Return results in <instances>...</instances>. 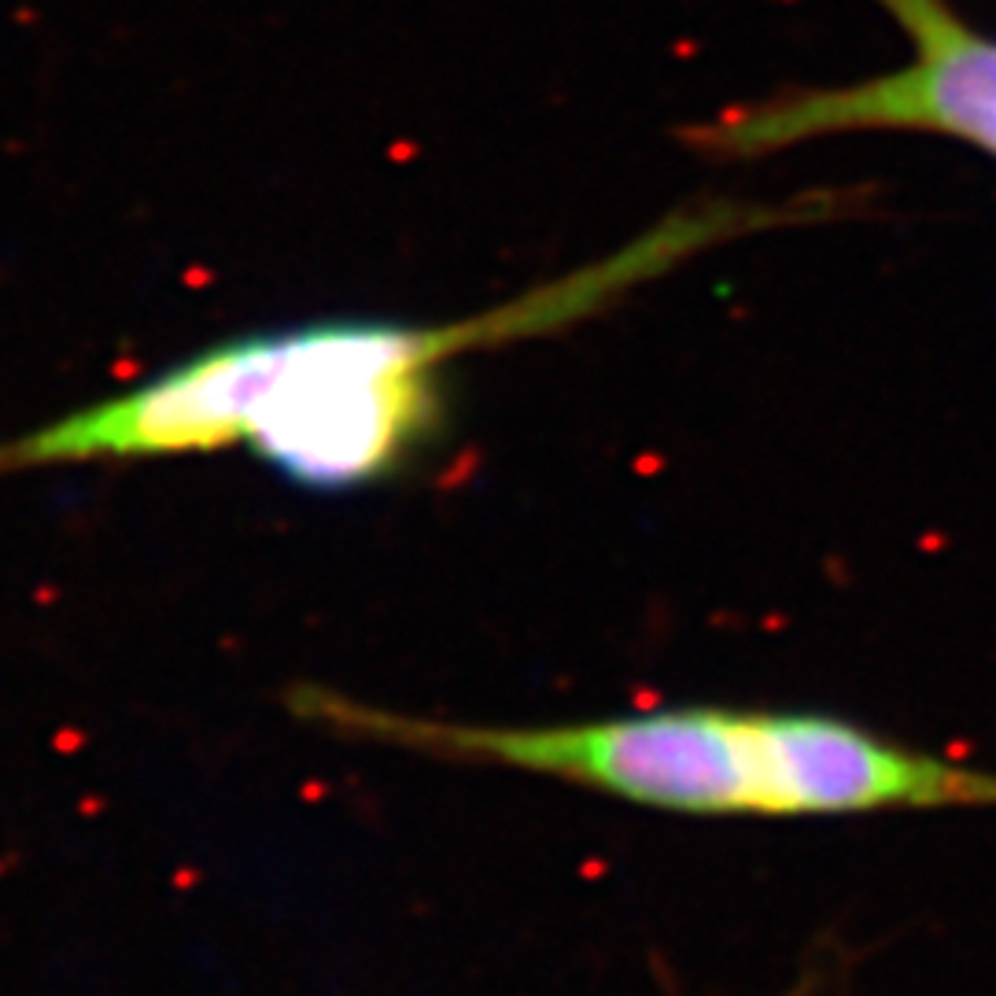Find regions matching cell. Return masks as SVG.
<instances>
[{
	"label": "cell",
	"mask_w": 996,
	"mask_h": 996,
	"mask_svg": "<svg viewBox=\"0 0 996 996\" xmlns=\"http://www.w3.org/2000/svg\"><path fill=\"white\" fill-rule=\"evenodd\" d=\"M912 59L849 85L786 89L683 130L712 159H760L845 133H934L996 159V37L949 0H875Z\"/></svg>",
	"instance_id": "cell-3"
},
{
	"label": "cell",
	"mask_w": 996,
	"mask_h": 996,
	"mask_svg": "<svg viewBox=\"0 0 996 996\" xmlns=\"http://www.w3.org/2000/svg\"><path fill=\"white\" fill-rule=\"evenodd\" d=\"M292 716L354 742L561 779L687 816H864L996 808V771L827 712L683 705L539 728L446 723L303 683Z\"/></svg>",
	"instance_id": "cell-2"
},
{
	"label": "cell",
	"mask_w": 996,
	"mask_h": 996,
	"mask_svg": "<svg viewBox=\"0 0 996 996\" xmlns=\"http://www.w3.org/2000/svg\"><path fill=\"white\" fill-rule=\"evenodd\" d=\"M719 225L690 215L591 269L462 321L354 318L211 343L130 392L0 439V477L244 446L307 491L336 495L392 480L443 421L439 370L450 358L561 329L712 240Z\"/></svg>",
	"instance_id": "cell-1"
}]
</instances>
